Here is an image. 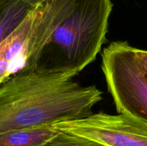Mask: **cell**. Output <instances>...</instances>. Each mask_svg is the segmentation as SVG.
<instances>
[{"label":"cell","mask_w":147,"mask_h":146,"mask_svg":"<svg viewBox=\"0 0 147 146\" xmlns=\"http://www.w3.org/2000/svg\"><path fill=\"white\" fill-rule=\"evenodd\" d=\"M44 146H106L92 139L75 133L59 130Z\"/></svg>","instance_id":"obj_8"},{"label":"cell","mask_w":147,"mask_h":146,"mask_svg":"<svg viewBox=\"0 0 147 146\" xmlns=\"http://www.w3.org/2000/svg\"><path fill=\"white\" fill-rule=\"evenodd\" d=\"M58 132L53 125L12 130L0 135V146H44Z\"/></svg>","instance_id":"obj_6"},{"label":"cell","mask_w":147,"mask_h":146,"mask_svg":"<svg viewBox=\"0 0 147 146\" xmlns=\"http://www.w3.org/2000/svg\"><path fill=\"white\" fill-rule=\"evenodd\" d=\"M60 24L57 16L34 7L20 25L0 43V84L11 76L36 69L40 54Z\"/></svg>","instance_id":"obj_4"},{"label":"cell","mask_w":147,"mask_h":146,"mask_svg":"<svg viewBox=\"0 0 147 146\" xmlns=\"http://www.w3.org/2000/svg\"><path fill=\"white\" fill-rule=\"evenodd\" d=\"M101 67L118 113L147 121V76L136 48L127 42L111 43L103 49Z\"/></svg>","instance_id":"obj_3"},{"label":"cell","mask_w":147,"mask_h":146,"mask_svg":"<svg viewBox=\"0 0 147 146\" xmlns=\"http://www.w3.org/2000/svg\"><path fill=\"white\" fill-rule=\"evenodd\" d=\"M69 71L36 70L0 84V135L12 130L78 120L92 114L103 92L83 86Z\"/></svg>","instance_id":"obj_1"},{"label":"cell","mask_w":147,"mask_h":146,"mask_svg":"<svg viewBox=\"0 0 147 146\" xmlns=\"http://www.w3.org/2000/svg\"><path fill=\"white\" fill-rule=\"evenodd\" d=\"M136 53L138 61L147 76V50L136 48Z\"/></svg>","instance_id":"obj_9"},{"label":"cell","mask_w":147,"mask_h":146,"mask_svg":"<svg viewBox=\"0 0 147 146\" xmlns=\"http://www.w3.org/2000/svg\"><path fill=\"white\" fill-rule=\"evenodd\" d=\"M21 1H24V2L30 4V5L32 6V7H37V6L44 3L46 0H21Z\"/></svg>","instance_id":"obj_10"},{"label":"cell","mask_w":147,"mask_h":146,"mask_svg":"<svg viewBox=\"0 0 147 146\" xmlns=\"http://www.w3.org/2000/svg\"><path fill=\"white\" fill-rule=\"evenodd\" d=\"M33 8L21 0H0V43L20 25Z\"/></svg>","instance_id":"obj_7"},{"label":"cell","mask_w":147,"mask_h":146,"mask_svg":"<svg viewBox=\"0 0 147 146\" xmlns=\"http://www.w3.org/2000/svg\"><path fill=\"white\" fill-rule=\"evenodd\" d=\"M112 9L111 0H73L70 11L42 51L36 69L78 75L101 50Z\"/></svg>","instance_id":"obj_2"},{"label":"cell","mask_w":147,"mask_h":146,"mask_svg":"<svg viewBox=\"0 0 147 146\" xmlns=\"http://www.w3.org/2000/svg\"><path fill=\"white\" fill-rule=\"evenodd\" d=\"M53 127L106 146H147L146 120L123 113H92L81 119L55 123Z\"/></svg>","instance_id":"obj_5"}]
</instances>
